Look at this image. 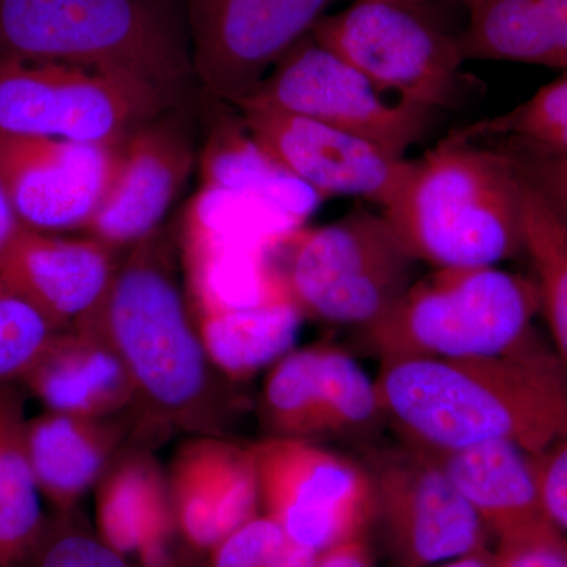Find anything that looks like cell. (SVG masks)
<instances>
[{
	"instance_id": "ffe728a7",
	"label": "cell",
	"mask_w": 567,
	"mask_h": 567,
	"mask_svg": "<svg viewBox=\"0 0 567 567\" xmlns=\"http://www.w3.org/2000/svg\"><path fill=\"white\" fill-rule=\"evenodd\" d=\"M423 453L456 484L495 539V547L563 535L544 507L529 454L517 445L491 442L447 453Z\"/></svg>"
},
{
	"instance_id": "f546056e",
	"label": "cell",
	"mask_w": 567,
	"mask_h": 567,
	"mask_svg": "<svg viewBox=\"0 0 567 567\" xmlns=\"http://www.w3.org/2000/svg\"><path fill=\"white\" fill-rule=\"evenodd\" d=\"M59 331L28 298L0 279V388L20 385Z\"/></svg>"
},
{
	"instance_id": "8fae6325",
	"label": "cell",
	"mask_w": 567,
	"mask_h": 567,
	"mask_svg": "<svg viewBox=\"0 0 567 567\" xmlns=\"http://www.w3.org/2000/svg\"><path fill=\"white\" fill-rule=\"evenodd\" d=\"M375 518L398 567H432L491 547V533L445 470L401 443L371 447Z\"/></svg>"
},
{
	"instance_id": "30bf717a",
	"label": "cell",
	"mask_w": 567,
	"mask_h": 567,
	"mask_svg": "<svg viewBox=\"0 0 567 567\" xmlns=\"http://www.w3.org/2000/svg\"><path fill=\"white\" fill-rule=\"evenodd\" d=\"M241 107L300 115L374 142L395 156H405L424 136L432 112L388 100L363 73L312 35L295 44L235 110Z\"/></svg>"
},
{
	"instance_id": "5b68a950",
	"label": "cell",
	"mask_w": 567,
	"mask_h": 567,
	"mask_svg": "<svg viewBox=\"0 0 567 567\" xmlns=\"http://www.w3.org/2000/svg\"><path fill=\"white\" fill-rule=\"evenodd\" d=\"M535 279L498 267L435 268L363 328L380 361L498 357L539 341Z\"/></svg>"
},
{
	"instance_id": "6da1fadb",
	"label": "cell",
	"mask_w": 567,
	"mask_h": 567,
	"mask_svg": "<svg viewBox=\"0 0 567 567\" xmlns=\"http://www.w3.org/2000/svg\"><path fill=\"white\" fill-rule=\"evenodd\" d=\"M375 385L401 442L427 453L507 442L535 456L567 432V372L540 341L498 357L383 360Z\"/></svg>"
},
{
	"instance_id": "e575fe53",
	"label": "cell",
	"mask_w": 567,
	"mask_h": 567,
	"mask_svg": "<svg viewBox=\"0 0 567 567\" xmlns=\"http://www.w3.org/2000/svg\"><path fill=\"white\" fill-rule=\"evenodd\" d=\"M494 554L495 567H567V536L495 547Z\"/></svg>"
},
{
	"instance_id": "1f68e13d",
	"label": "cell",
	"mask_w": 567,
	"mask_h": 567,
	"mask_svg": "<svg viewBox=\"0 0 567 567\" xmlns=\"http://www.w3.org/2000/svg\"><path fill=\"white\" fill-rule=\"evenodd\" d=\"M287 540L282 529L259 513L208 551L207 567H270Z\"/></svg>"
},
{
	"instance_id": "4fadbf2b",
	"label": "cell",
	"mask_w": 567,
	"mask_h": 567,
	"mask_svg": "<svg viewBox=\"0 0 567 567\" xmlns=\"http://www.w3.org/2000/svg\"><path fill=\"white\" fill-rule=\"evenodd\" d=\"M118 145L0 134V183L22 226L87 229L110 189Z\"/></svg>"
},
{
	"instance_id": "cb8c5ba5",
	"label": "cell",
	"mask_w": 567,
	"mask_h": 567,
	"mask_svg": "<svg viewBox=\"0 0 567 567\" xmlns=\"http://www.w3.org/2000/svg\"><path fill=\"white\" fill-rule=\"evenodd\" d=\"M305 316L292 297L194 319L205 352L230 383L246 382L292 352Z\"/></svg>"
},
{
	"instance_id": "e0dca14e",
	"label": "cell",
	"mask_w": 567,
	"mask_h": 567,
	"mask_svg": "<svg viewBox=\"0 0 567 567\" xmlns=\"http://www.w3.org/2000/svg\"><path fill=\"white\" fill-rule=\"evenodd\" d=\"M118 265L117 249L91 235L63 238L22 227L0 260V279L66 330L102 308Z\"/></svg>"
},
{
	"instance_id": "d6986e66",
	"label": "cell",
	"mask_w": 567,
	"mask_h": 567,
	"mask_svg": "<svg viewBox=\"0 0 567 567\" xmlns=\"http://www.w3.org/2000/svg\"><path fill=\"white\" fill-rule=\"evenodd\" d=\"M20 385L50 412L99 420L126 417L133 424L132 380L95 324L82 322L59 331Z\"/></svg>"
},
{
	"instance_id": "60d3db41",
	"label": "cell",
	"mask_w": 567,
	"mask_h": 567,
	"mask_svg": "<svg viewBox=\"0 0 567 567\" xmlns=\"http://www.w3.org/2000/svg\"><path fill=\"white\" fill-rule=\"evenodd\" d=\"M458 2H462V3H464L465 7H468L470 3L473 2V0H458Z\"/></svg>"
},
{
	"instance_id": "2e32d148",
	"label": "cell",
	"mask_w": 567,
	"mask_h": 567,
	"mask_svg": "<svg viewBox=\"0 0 567 567\" xmlns=\"http://www.w3.org/2000/svg\"><path fill=\"white\" fill-rule=\"evenodd\" d=\"M178 532L189 550L207 554L260 513L251 446L226 435H192L166 470Z\"/></svg>"
},
{
	"instance_id": "277c9868",
	"label": "cell",
	"mask_w": 567,
	"mask_h": 567,
	"mask_svg": "<svg viewBox=\"0 0 567 567\" xmlns=\"http://www.w3.org/2000/svg\"><path fill=\"white\" fill-rule=\"evenodd\" d=\"M0 55L115 71L178 106L196 81L185 0H0Z\"/></svg>"
},
{
	"instance_id": "8992f818",
	"label": "cell",
	"mask_w": 567,
	"mask_h": 567,
	"mask_svg": "<svg viewBox=\"0 0 567 567\" xmlns=\"http://www.w3.org/2000/svg\"><path fill=\"white\" fill-rule=\"evenodd\" d=\"M278 267L305 317L363 328L385 315L415 281L417 260L382 213L354 208L315 229L295 230Z\"/></svg>"
},
{
	"instance_id": "7a4b0ae2",
	"label": "cell",
	"mask_w": 567,
	"mask_h": 567,
	"mask_svg": "<svg viewBox=\"0 0 567 567\" xmlns=\"http://www.w3.org/2000/svg\"><path fill=\"white\" fill-rule=\"evenodd\" d=\"M118 353L134 390V440L224 435L238 406L229 380L205 352L162 227L132 246L102 308L89 319ZM80 322V323H82Z\"/></svg>"
},
{
	"instance_id": "d4e9b609",
	"label": "cell",
	"mask_w": 567,
	"mask_h": 567,
	"mask_svg": "<svg viewBox=\"0 0 567 567\" xmlns=\"http://www.w3.org/2000/svg\"><path fill=\"white\" fill-rule=\"evenodd\" d=\"M182 254L193 319L290 297L274 252L182 238Z\"/></svg>"
},
{
	"instance_id": "ac0fdd59",
	"label": "cell",
	"mask_w": 567,
	"mask_h": 567,
	"mask_svg": "<svg viewBox=\"0 0 567 567\" xmlns=\"http://www.w3.org/2000/svg\"><path fill=\"white\" fill-rule=\"evenodd\" d=\"M96 533L137 567H183L188 548L175 522L166 470L151 446L128 443L95 488Z\"/></svg>"
},
{
	"instance_id": "7c38bea8",
	"label": "cell",
	"mask_w": 567,
	"mask_h": 567,
	"mask_svg": "<svg viewBox=\"0 0 567 567\" xmlns=\"http://www.w3.org/2000/svg\"><path fill=\"white\" fill-rule=\"evenodd\" d=\"M338 2L185 0L196 81L237 107Z\"/></svg>"
},
{
	"instance_id": "5bb4252c",
	"label": "cell",
	"mask_w": 567,
	"mask_h": 567,
	"mask_svg": "<svg viewBox=\"0 0 567 567\" xmlns=\"http://www.w3.org/2000/svg\"><path fill=\"white\" fill-rule=\"evenodd\" d=\"M237 111L264 151L323 199L360 197L383 210L412 173L413 159L323 123L265 107Z\"/></svg>"
},
{
	"instance_id": "9a60e30c",
	"label": "cell",
	"mask_w": 567,
	"mask_h": 567,
	"mask_svg": "<svg viewBox=\"0 0 567 567\" xmlns=\"http://www.w3.org/2000/svg\"><path fill=\"white\" fill-rule=\"evenodd\" d=\"M163 112L118 145L110 189L85 233L114 249L132 248L159 229L194 164L188 126Z\"/></svg>"
},
{
	"instance_id": "4dcf8cb0",
	"label": "cell",
	"mask_w": 567,
	"mask_h": 567,
	"mask_svg": "<svg viewBox=\"0 0 567 567\" xmlns=\"http://www.w3.org/2000/svg\"><path fill=\"white\" fill-rule=\"evenodd\" d=\"M24 567H133L89 527L80 509L47 518Z\"/></svg>"
},
{
	"instance_id": "52a82bcc",
	"label": "cell",
	"mask_w": 567,
	"mask_h": 567,
	"mask_svg": "<svg viewBox=\"0 0 567 567\" xmlns=\"http://www.w3.org/2000/svg\"><path fill=\"white\" fill-rule=\"evenodd\" d=\"M173 107L126 74L0 55V134L117 145Z\"/></svg>"
},
{
	"instance_id": "8d00e7d4",
	"label": "cell",
	"mask_w": 567,
	"mask_h": 567,
	"mask_svg": "<svg viewBox=\"0 0 567 567\" xmlns=\"http://www.w3.org/2000/svg\"><path fill=\"white\" fill-rule=\"evenodd\" d=\"M22 224L18 219L17 213L11 207L6 189L0 183V260L3 254L10 248L11 241L14 240L18 233L22 229Z\"/></svg>"
},
{
	"instance_id": "f1b7e54d",
	"label": "cell",
	"mask_w": 567,
	"mask_h": 567,
	"mask_svg": "<svg viewBox=\"0 0 567 567\" xmlns=\"http://www.w3.org/2000/svg\"><path fill=\"white\" fill-rule=\"evenodd\" d=\"M446 140L513 142L567 156V71L513 110L453 130Z\"/></svg>"
},
{
	"instance_id": "836d02e7",
	"label": "cell",
	"mask_w": 567,
	"mask_h": 567,
	"mask_svg": "<svg viewBox=\"0 0 567 567\" xmlns=\"http://www.w3.org/2000/svg\"><path fill=\"white\" fill-rule=\"evenodd\" d=\"M529 458L548 517L567 536V432Z\"/></svg>"
},
{
	"instance_id": "3957f363",
	"label": "cell",
	"mask_w": 567,
	"mask_h": 567,
	"mask_svg": "<svg viewBox=\"0 0 567 567\" xmlns=\"http://www.w3.org/2000/svg\"><path fill=\"white\" fill-rule=\"evenodd\" d=\"M382 215L406 251L434 268L498 267L525 256L522 177L502 148L445 137L413 159Z\"/></svg>"
},
{
	"instance_id": "83f0119b",
	"label": "cell",
	"mask_w": 567,
	"mask_h": 567,
	"mask_svg": "<svg viewBox=\"0 0 567 567\" xmlns=\"http://www.w3.org/2000/svg\"><path fill=\"white\" fill-rule=\"evenodd\" d=\"M522 230L524 252L539 289L540 315L546 317L555 353L567 372V227L546 197L524 177Z\"/></svg>"
},
{
	"instance_id": "f35d334b",
	"label": "cell",
	"mask_w": 567,
	"mask_h": 567,
	"mask_svg": "<svg viewBox=\"0 0 567 567\" xmlns=\"http://www.w3.org/2000/svg\"><path fill=\"white\" fill-rule=\"evenodd\" d=\"M432 567H495L494 548H483V550L473 551V554L450 559V561Z\"/></svg>"
},
{
	"instance_id": "44dd1931",
	"label": "cell",
	"mask_w": 567,
	"mask_h": 567,
	"mask_svg": "<svg viewBox=\"0 0 567 567\" xmlns=\"http://www.w3.org/2000/svg\"><path fill=\"white\" fill-rule=\"evenodd\" d=\"M134 442L126 417H84L47 412L29 417L28 451L41 496L54 513L80 509L123 447Z\"/></svg>"
},
{
	"instance_id": "484cf974",
	"label": "cell",
	"mask_w": 567,
	"mask_h": 567,
	"mask_svg": "<svg viewBox=\"0 0 567 567\" xmlns=\"http://www.w3.org/2000/svg\"><path fill=\"white\" fill-rule=\"evenodd\" d=\"M25 391L0 388V567H24L47 518L28 451Z\"/></svg>"
},
{
	"instance_id": "ab89813d",
	"label": "cell",
	"mask_w": 567,
	"mask_h": 567,
	"mask_svg": "<svg viewBox=\"0 0 567 567\" xmlns=\"http://www.w3.org/2000/svg\"><path fill=\"white\" fill-rule=\"evenodd\" d=\"M377 2L416 3L423 2V0H377Z\"/></svg>"
},
{
	"instance_id": "603a6c76",
	"label": "cell",
	"mask_w": 567,
	"mask_h": 567,
	"mask_svg": "<svg viewBox=\"0 0 567 567\" xmlns=\"http://www.w3.org/2000/svg\"><path fill=\"white\" fill-rule=\"evenodd\" d=\"M213 125L199 158L204 186L260 200L305 226L323 197L276 163L254 140L241 115H221Z\"/></svg>"
},
{
	"instance_id": "74e56055",
	"label": "cell",
	"mask_w": 567,
	"mask_h": 567,
	"mask_svg": "<svg viewBox=\"0 0 567 567\" xmlns=\"http://www.w3.org/2000/svg\"><path fill=\"white\" fill-rule=\"evenodd\" d=\"M317 558H319L317 551L287 540L281 554L276 557L270 567H316Z\"/></svg>"
},
{
	"instance_id": "9c48e42d",
	"label": "cell",
	"mask_w": 567,
	"mask_h": 567,
	"mask_svg": "<svg viewBox=\"0 0 567 567\" xmlns=\"http://www.w3.org/2000/svg\"><path fill=\"white\" fill-rule=\"evenodd\" d=\"M251 451L260 513L290 543L322 554L369 533L375 496L363 462L303 439L265 436Z\"/></svg>"
},
{
	"instance_id": "7402d4cb",
	"label": "cell",
	"mask_w": 567,
	"mask_h": 567,
	"mask_svg": "<svg viewBox=\"0 0 567 567\" xmlns=\"http://www.w3.org/2000/svg\"><path fill=\"white\" fill-rule=\"evenodd\" d=\"M461 33L466 61L567 71V0H473Z\"/></svg>"
},
{
	"instance_id": "d6a6232c",
	"label": "cell",
	"mask_w": 567,
	"mask_h": 567,
	"mask_svg": "<svg viewBox=\"0 0 567 567\" xmlns=\"http://www.w3.org/2000/svg\"><path fill=\"white\" fill-rule=\"evenodd\" d=\"M525 181L546 197L567 227V156L535 151L513 142H499Z\"/></svg>"
},
{
	"instance_id": "4316f807",
	"label": "cell",
	"mask_w": 567,
	"mask_h": 567,
	"mask_svg": "<svg viewBox=\"0 0 567 567\" xmlns=\"http://www.w3.org/2000/svg\"><path fill=\"white\" fill-rule=\"evenodd\" d=\"M257 404L265 436L312 442L330 436L331 388L324 344L293 349L271 365Z\"/></svg>"
},
{
	"instance_id": "ba28073f",
	"label": "cell",
	"mask_w": 567,
	"mask_h": 567,
	"mask_svg": "<svg viewBox=\"0 0 567 567\" xmlns=\"http://www.w3.org/2000/svg\"><path fill=\"white\" fill-rule=\"evenodd\" d=\"M424 2L354 0L317 22L311 35L380 92L434 111L454 102L465 58L462 32H451Z\"/></svg>"
},
{
	"instance_id": "d590c367",
	"label": "cell",
	"mask_w": 567,
	"mask_h": 567,
	"mask_svg": "<svg viewBox=\"0 0 567 567\" xmlns=\"http://www.w3.org/2000/svg\"><path fill=\"white\" fill-rule=\"evenodd\" d=\"M316 567H374L369 533L349 537L322 551Z\"/></svg>"
}]
</instances>
